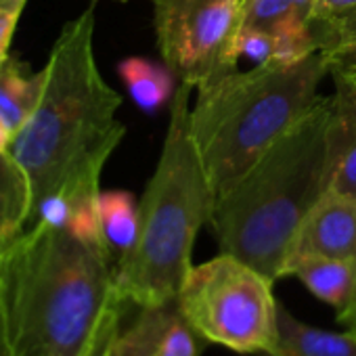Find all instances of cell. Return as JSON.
I'll list each match as a JSON object with an SVG mask.
<instances>
[{
  "label": "cell",
  "instance_id": "cell-4",
  "mask_svg": "<svg viewBox=\"0 0 356 356\" xmlns=\"http://www.w3.org/2000/svg\"><path fill=\"white\" fill-rule=\"evenodd\" d=\"M193 86L176 88L163 147L138 202V233L115 262V285L128 304H157L178 296L189 270L197 233L210 225L216 195L191 136Z\"/></svg>",
  "mask_w": 356,
  "mask_h": 356
},
{
  "label": "cell",
  "instance_id": "cell-12",
  "mask_svg": "<svg viewBox=\"0 0 356 356\" xmlns=\"http://www.w3.org/2000/svg\"><path fill=\"white\" fill-rule=\"evenodd\" d=\"M285 277H296L321 302L337 312L346 310L356 296V260L308 256L291 260Z\"/></svg>",
  "mask_w": 356,
  "mask_h": 356
},
{
  "label": "cell",
  "instance_id": "cell-8",
  "mask_svg": "<svg viewBox=\"0 0 356 356\" xmlns=\"http://www.w3.org/2000/svg\"><path fill=\"white\" fill-rule=\"evenodd\" d=\"M132 306L134 316L128 323L124 316L103 356H200L206 348L176 298Z\"/></svg>",
  "mask_w": 356,
  "mask_h": 356
},
{
  "label": "cell",
  "instance_id": "cell-6",
  "mask_svg": "<svg viewBox=\"0 0 356 356\" xmlns=\"http://www.w3.org/2000/svg\"><path fill=\"white\" fill-rule=\"evenodd\" d=\"M266 275L220 252L189 270L176 300L206 339L239 354L270 356L279 343V302Z\"/></svg>",
  "mask_w": 356,
  "mask_h": 356
},
{
  "label": "cell",
  "instance_id": "cell-14",
  "mask_svg": "<svg viewBox=\"0 0 356 356\" xmlns=\"http://www.w3.org/2000/svg\"><path fill=\"white\" fill-rule=\"evenodd\" d=\"M44 67L40 72H30V65L13 55H9L5 65L0 67V120L13 136L36 111L44 90Z\"/></svg>",
  "mask_w": 356,
  "mask_h": 356
},
{
  "label": "cell",
  "instance_id": "cell-7",
  "mask_svg": "<svg viewBox=\"0 0 356 356\" xmlns=\"http://www.w3.org/2000/svg\"><path fill=\"white\" fill-rule=\"evenodd\" d=\"M248 0H153L155 42L163 63L197 90L237 67Z\"/></svg>",
  "mask_w": 356,
  "mask_h": 356
},
{
  "label": "cell",
  "instance_id": "cell-15",
  "mask_svg": "<svg viewBox=\"0 0 356 356\" xmlns=\"http://www.w3.org/2000/svg\"><path fill=\"white\" fill-rule=\"evenodd\" d=\"M32 216V187L26 170L9 153H0V245L19 237Z\"/></svg>",
  "mask_w": 356,
  "mask_h": 356
},
{
  "label": "cell",
  "instance_id": "cell-18",
  "mask_svg": "<svg viewBox=\"0 0 356 356\" xmlns=\"http://www.w3.org/2000/svg\"><path fill=\"white\" fill-rule=\"evenodd\" d=\"M329 28V42L325 47V55L329 59V67L333 72H352L356 74V24L350 26H333L325 22Z\"/></svg>",
  "mask_w": 356,
  "mask_h": 356
},
{
  "label": "cell",
  "instance_id": "cell-16",
  "mask_svg": "<svg viewBox=\"0 0 356 356\" xmlns=\"http://www.w3.org/2000/svg\"><path fill=\"white\" fill-rule=\"evenodd\" d=\"M118 74L132 101L147 113L159 111L174 92L172 72L163 63H151L143 57H128L118 65Z\"/></svg>",
  "mask_w": 356,
  "mask_h": 356
},
{
  "label": "cell",
  "instance_id": "cell-24",
  "mask_svg": "<svg viewBox=\"0 0 356 356\" xmlns=\"http://www.w3.org/2000/svg\"><path fill=\"white\" fill-rule=\"evenodd\" d=\"M11 140H13L11 130L3 124V120H0V153H5V151L11 149Z\"/></svg>",
  "mask_w": 356,
  "mask_h": 356
},
{
  "label": "cell",
  "instance_id": "cell-3",
  "mask_svg": "<svg viewBox=\"0 0 356 356\" xmlns=\"http://www.w3.org/2000/svg\"><path fill=\"white\" fill-rule=\"evenodd\" d=\"M333 97H318L239 181L216 197L210 218L220 252L270 281L283 279L296 233L331 185Z\"/></svg>",
  "mask_w": 356,
  "mask_h": 356
},
{
  "label": "cell",
  "instance_id": "cell-9",
  "mask_svg": "<svg viewBox=\"0 0 356 356\" xmlns=\"http://www.w3.org/2000/svg\"><path fill=\"white\" fill-rule=\"evenodd\" d=\"M316 7L318 0H248L243 28L273 34L270 63H298L327 47V24L318 19Z\"/></svg>",
  "mask_w": 356,
  "mask_h": 356
},
{
  "label": "cell",
  "instance_id": "cell-19",
  "mask_svg": "<svg viewBox=\"0 0 356 356\" xmlns=\"http://www.w3.org/2000/svg\"><path fill=\"white\" fill-rule=\"evenodd\" d=\"M237 57H248L260 63H270L275 57V38L266 30L258 28H241L237 38Z\"/></svg>",
  "mask_w": 356,
  "mask_h": 356
},
{
  "label": "cell",
  "instance_id": "cell-20",
  "mask_svg": "<svg viewBox=\"0 0 356 356\" xmlns=\"http://www.w3.org/2000/svg\"><path fill=\"white\" fill-rule=\"evenodd\" d=\"M28 0H0V67L11 55V40Z\"/></svg>",
  "mask_w": 356,
  "mask_h": 356
},
{
  "label": "cell",
  "instance_id": "cell-17",
  "mask_svg": "<svg viewBox=\"0 0 356 356\" xmlns=\"http://www.w3.org/2000/svg\"><path fill=\"white\" fill-rule=\"evenodd\" d=\"M99 220L105 243L118 262L130 252L138 233V202L128 191H101Z\"/></svg>",
  "mask_w": 356,
  "mask_h": 356
},
{
  "label": "cell",
  "instance_id": "cell-2",
  "mask_svg": "<svg viewBox=\"0 0 356 356\" xmlns=\"http://www.w3.org/2000/svg\"><path fill=\"white\" fill-rule=\"evenodd\" d=\"M44 72L40 103L9 149L30 178L32 216L51 197L70 208L97 200L103 168L126 134L122 97L97 65L95 9L63 26Z\"/></svg>",
  "mask_w": 356,
  "mask_h": 356
},
{
  "label": "cell",
  "instance_id": "cell-22",
  "mask_svg": "<svg viewBox=\"0 0 356 356\" xmlns=\"http://www.w3.org/2000/svg\"><path fill=\"white\" fill-rule=\"evenodd\" d=\"M0 356H15L11 337H9V329H7V321H5V312H3V302H0Z\"/></svg>",
  "mask_w": 356,
  "mask_h": 356
},
{
  "label": "cell",
  "instance_id": "cell-11",
  "mask_svg": "<svg viewBox=\"0 0 356 356\" xmlns=\"http://www.w3.org/2000/svg\"><path fill=\"white\" fill-rule=\"evenodd\" d=\"M333 124H331V185L356 200V74L333 72Z\"/></svg>",
  "mask_w": 356,
  "mask_h": 356
},
{
  "label": "cell",
  "instance_id": "cell-10",
  "mask_svg": "<svg viewBox=\"0 0 356 356\" xmlns=\"http://www.w3.org/2000/svg\"><path fill=\"white\" fill-rule=\"evenodd\" d=\"M323 256L356 260V200L327 189L302 220L287 264L298 258ZM285 264V268H287ZM285 277V273H283Z\"/></svg>",
  "mask_w": 356,
  "mask_h": 356
},
{
  "label": "cell",
  "instance_id": "cell-1",
  "mask_svg": "<svg viewBox=\"0 0 356 356\" xmlns=\"http://www.w3.org/2000/svg\"><path fill=\"white\" fill-rule=\"evenodd\" d=\"M0 302L15 356H103L130 308L109 250L42 220L0 252Z\"/></svg>",
  "mask_w": 356,
  "mask_h": 356
},
{
  "label": "cell",
  "instance_id": "cell-13",
  "mask_svg": "<svg viewBox=\"0 0 356 356\" xmlns=\"http://www.w3.org/2000/svg\"><path fill=\"white\" fill-rule=\"evenodd\" d=\"M270 356H356V331L312 327L279 304V343Z\"/></svg>",
  "mask_w": 356,
  "mask_h": 356
},
{
  "label": "cell",
  "instance_id": "cell-23",
  "mask_svg": "<svg viewBox=\"0 0 356 356\" xmlns=\"http://www.w3.org/2000/svg\"><path fill=\"white\" fill-rule=\"evenodd\" d=\"M337 321H339L341 325H346L348 329L356 331V296H354V300L350 302V306H348L346 310L337 312Z\"/></svg>",
  "mask_w": 356,
  "mask_h": 356
},
{
  "label": "cell",
  "instance_id": "cell-5",
  "mask_svg": "<svg viewBox=\"0 0 356 356\" xmlns=\"http://www.w3.org/2000/svg\"><path fill=\"white\" fill-rule=\"evenodd\" d=\"M331 72L325 53L298 63H260L200 90L189 128L216 197L227 193L318 101Z\"/></svg>",
  "mask_w": 356,
  "mask_h": 356
},
{
  "label": "cell",
  "instance_id": "cell-25",
  "mask_svg": "<svg viewBox=\"0 0 356 356\" xmlns=\"http://www.w3.org/2000/svg\"><path fill=\"white\" fill-rule=\"evenodd\" d=\"M0 252H3V245H0Z\"/></svg>",
  "mask_w": 356,
  "mask_h": 356
},
{
  "label": "cell",
  "instance_id": "cell-21",
  "mask_svg": "<svg viewBox=\"0 0 356 356\" xmlns=\"http://www.w3.org/2000/svg\"><path fill=\"white\" fill-rule=\"evenodd\" d=\"M316 15L333 26L356 24V0H318Z\"/></svg>",
  "mask_w": 356,
  "mask_h": 356
}]
</instances>
